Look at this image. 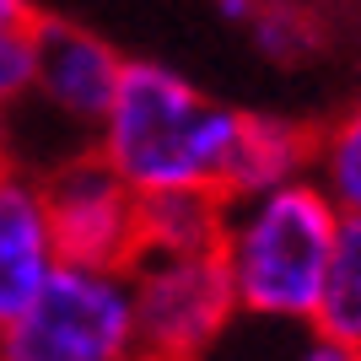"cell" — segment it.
Wrapping results in <instances>:
<instances>
[{
  "label": "cell",
  "instance_id": "cell-1",
  "mask_svg": "<svg viewBox=\"0 0 361 361\" xmlns=\"http://www.w3.org/2000/svg\"><path fill=\"white\" fill-rule=\"evenodd\" d=\"M243 114L200 97L195 81L157 60H124L119 92L108 103L97 140L114 173L135 195L157 189H226V162Z\"/></svg>",
  "mask_w": 361,
  "mask_h": 361
},
{
  "label": "cell",
  "instance_id": "cell-2",
  "mask_svg": "<svg viewBox=\"0 0 361 361\" xmlns=\"http://www.w3.org/2000/svg\"><path fill=\"white\" fill-rule=\"evenodd\" d=\"M334 226H340V211L313 178H291L259 195L226 200V226L216 254L226 264L238 313L259 324L313 329Z\"/></svg>",
  "mask_w": 361,
  "mask_h": 361
},
{
  "label": "cell",
  "instance_id": "cell-3",
  "mask_svg": "<svg viewBox=\"0 0 361 361\" xmlns=\"http://www.w3.org/2000/svg\"><path fill=\"white\" fill-rule=\"evenodd\" d=\"M0 361H140L130 270L60 259L44 291L0 324Z\"/></svg>",
  "mask_w": 361,
  "mask_h": 361
},
{
  "label": "cell",
  "instance_id": "cell-4",
  "mask_svg": "<svg viewBox=\"0 0 361 361\" xmlns=\"http://www.w3.org/2000/svg\"><path fill=\"white\" fill-rule=\"evenodd\" d=\"M130 286H135L140 356L211 361V350L243 318L216 248L211 254H140L130 264Z\"/></svg>",
  "mask_w": 361,
  "mask_h": 361
},
{
  "label": "cell",
  "instance_id": "cell-5",
  "mask_svg": "<svg viewBox=\"0 0 361 361\" xmlns=\"http://www.w3.org/2000/svg\"><path fill=\"white\" fill-rule=\"evenodd\" d=\"M44 205L54 226V248L65 264L130 270L140 254V195L114 173L97 146L71 151L44 173Z\"/></svg>",
  "mask_w": 361,
  "mask_h": 361
},
{
  "label": "cell",
  "instance_id": "cell-6",
  "mask_svg": "<svg viewBox=\"0 0 361 361\" xmlns=\"http://www.w3.org/2000/svg\"><path fill=\"white\" fill-rule=\"evenodd\" d=\"M119 75H124V54L114 44H103L97 32L75 27V22L38 16V65H32L27 103L49 108L87 146L97 140V124H103L114 92H119Z\"/></svg>",
  "mask_w": 361,
  "mask_h": 361
},
{
  "label": "cell",
  "instance_id": "cell-7",
  "mask_svg": "<svg viewBox=\"0 0 361 361\" xmlns=\"http://www.w3.org/2000/svg\"><path fill=\"white\" fill-rule=\"evenodd\" d=\"M60 264L38 167L0 157V324H11Z\"/></svg>",
  "mask_w": 361,
  "mask_h": 361
},
{
  "label": "cell",
  "instance_id": "cell-8",
  "mask_svg": "<svg viewBox=\"0 0 361 361\" xmlns=\"http://www.w3.org/2000/svg\"><path fill=\"white\" fill-rule=\"evenodd\" d=\"M307 167H313V130L307 124L281 119V114H243L221 195L226 200L259 195V189H275V183L307 178Z\"/></svg>",
  "mask_w": 361,
  "mask_h": 361
},
{
  "label": "cell",
  "instance_id": "cell-9",
  "mask_svg": "<svg viewBox=\"0 0 361 361\" xmlns=\"http://www.w3.org/2000/svg\"><path fill=\"white\" fill-rule=\"evenodd\" d=\"M221 226H226L221 189L140 195V254H211V248H221Z\"/></svg>",
  "mask_w": 361,
  "mask_h": 361
},
{
  "label": "cell",
  "instance_id": "cell-10",
  "mask_svg": "<svg viewBox=\"0 0 361 361\" xmlns=\"http://www.w3.org/2000/svg\"><path fill=\"white\" fill-rule=\"evenodd\" d=\"M313 334L345 350H361V216L340 211L334 248H329V264H324V286H318V307H313Z\"/></svg>",
  "mask_w": 361,
  "mask_h": 361
},
{
  "label": "cell",
  "instance_id": "cell-11",
  "mask_svg": "<svg viewBox=\"0 0 361 361\" xmlns=\"http://www.w3.org/2000/svg\"><path fill=\"white\" fill-rule=\"evenodd\" d=\"M307 178L334 200V211L361 216V108L313 135V167H307Z\"/></svg>",
  "mask_w": 361,
  "mask_h": 361
},
{
  "label": "cell",
  "instance_id": "cell-12",
  "mask_svg": "<svg viewBox=\"0 0 361 361\" xmlns=\"http://www.w3.org/2000/svg\"><path fill=\"white\" fill-rule=\"evenodd\" d=\"M32 65H38V22L0 16V135H6V119L32 97Z\"/></svg>",
  "mask_w": 361,
  "mask_h": 361
},
{
  "label": "cell",
  "instance_id": "cell-13",
  "mask_svg": "<svg viewBox=\"0 0 361 361\" xmlns=\"http://www.w3.org/2000/svg\"><path fill=\"white\" fill-rule=\"evenodd\" d=\"M248 38H254V49H264L270 60H297V54H307L313 49V22L297 11V6H281V0H264L259 6V16L248 22Z\"/></svg>",
  "mask_w": 361,
  "mask_h": 361
},
{
  "label": "cell",
  "instance_id": "cell-14",
  "mask_svg": "<svg viewBox=\"0 0 361 361\" xmlns=\"http://www.w3.org/2000/svg\"><path fill=\"white\" fill-rule=\"evenodd\" d=\"M291 361H350V350L334 345V340H318V334L307 329V340H302V350H297Z\"/></svg>",
  "mask_w": 361,
  "mask_h": 361
},
{
  "label": "cell",
  "instance_id": "cell-15",
  "mask_svg": "<svg viewBox=\"0 0 361 361\" xmlns=\"http://www.w3.org/2000/svg\"><path fill=\"white\" fill-rule=\"evenodd\" d=\"M259 6H264V0H216V11H221L232 27H248V22L259 16Z\"/></svg>",
  "mask_w": 361,
  "mask_h": 361
},
{
  "label": "cell",
  "instance_id": "cell-16",
  "mask_svg": "<svg viewBox=\"0 0 361 361\" xmlns=\"http://www.w3.org/2000/svg\"><path fill=\"white\" fill-rule=\"evenodd\" d=\"M0 16H6V22H38L32 0H0Z\"/></svg>",
  "mask_w": 361,
  "mask_h": 361
},
{
  "label": "cell",
  "instance_id": "cell-17",
  "mask_svg": "<svg viewBox=\"0 0 361 361\" xmlns=\"http://www.w3.org/2000/svg\"><path fill=\"white\" fill-rule=\"evenodd\" d=\"M140 361H167V356H140Z\"/></svg>",
  "mask_w": 361,
  "mask_h": 361
},
{
  "label": "cell",
  "instance_id": "cell-18",
  "mask_svg": "<svg viewBox=\"0 0 361 361\" xmlns=\"http://www.w3.org/2000/svg\"><path fill=\"white\" fill-rule=\"evenodd\" d=\"M350 361H361V350H350Z\"/></svg>",
  "mask_w": 361,
  "mask_h": 361
}]
</instances>
